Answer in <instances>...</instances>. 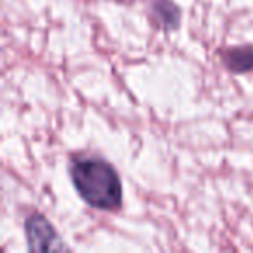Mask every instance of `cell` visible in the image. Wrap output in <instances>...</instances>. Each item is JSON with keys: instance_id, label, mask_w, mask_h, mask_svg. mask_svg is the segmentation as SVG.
I'll use <instances>...</instances> for the list:
<instances>
[{"instance_id": "obj_1", "label": "cell", "mask_w": 253, "mask_h": 253, "mask_svg": "<svg viewBox=\"0 0 253 253\" xmlns=\"http://www.w3.org/2000/svg\"><path fill=\"white\" fill-rule=\"evenodd\" d=\"M70 175L80 198L92 208L118 210L122 207V180L106 160L97 156H78L71 160Z\"/></svg>"}, {"instance_id": "obj_3", "label": "cell", "mask_w": 253, "mask_h": 253, "mask_svg": "<svg viewBox=\"0 0 253 253\" xmlns=\"http://www.w3.org/2000/svg\"><path fill=\"white\" fill-rule=\"evenodd\" d=\"M151 18L165 30H175L180 23V9L172 0H149Z\"/></svg>"}, {"instance_id": "obj_4", "label": "cell", "mask_w": 253, "mask_h": 253, "mask_svg": "<svg viewBox=\"0 0 253 253\" xmlns=\"http://www.w3.org/2000/svg\"><path fill=\"white\" fill-rule=\"evenodd\" d=\"M222 63L232 73H250L253 71V47L243 45L224 50Z\"/></svg>"}, {"instance_id": "obj_2", "label": "cell", "mask_w": 253, "mask_h": 253, "mask_svg": "<svg viewBox=\"0 0 253 253\" xmlns=\"http://www.w3.org/2000/svg\"><path fill=\"white\" fill-rule=\"evenodd\" d=\"M25 234L30 250H66L68 246L61 241L59 234L49 220L40 213H32L25 220Z\"/></svg>"}]
</instances>
